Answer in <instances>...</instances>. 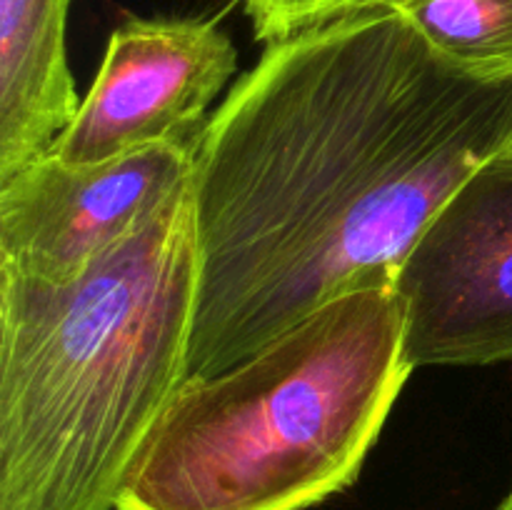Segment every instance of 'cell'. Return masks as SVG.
Returning <instances> with one entry per match:
<instances>
[{"instance_id":"6da1fadb","label":"cell","mask_w":512,"mask_h":510,"mask_svg":"<svg viewBox=\"0 0 512 510\" xmlns=\"http://www.w3.org/2000/svg\"><path fill=\"white\" fill-rule=\"evenodd\" d=\"M510 148L512 78L453 65L383 0L265 45L193 145L188 378L395 288L445 200Z\"/></svg>"},{"instance_id":"7a4b0ae2","label":"cell","mask_w":512,"mask_h":510,"mask_svg":"<svg viewBox=\"0 0 512 510\" xmlns=\"http://www.w3.org/2000/svg\"><path fill=\"white\" fill-rule=\"evenodd\" d=\"M190 185L65 283L0 270V510H118L188 380Z\"/></svg>"},{"instance_id":"3957f363","label":"cell","mask_w":512,"mask_h":510,"mask_svg":"<svg viewBox=\"0 0 512 510\" xmlns=\"http://www.w3.org/2000/svg\"><path fill=\"white\" fill-rule=\"evenodd\" d=\"M413 365L395 288L340 295L258 353L188 378L118 510H308L358 480Z\"/></svg>"},{"instance_id":"277c9868","label":"cell","mask_w":512,"mask_h":510,"mask_svg":"<svg viewBox=\"0 0 512 510\" xmlns=\"http://www.w3.org/2000/svg\"><path fill=\"white\" fill-rule=\"evenodd\" d=\"M395 293L413 368L512 360V148L445 200L400 265Z\"/></svg>"},{"instance_id":"5b68a950","label":"cell","mask_w":512,"mask_h":510,"mask_svg":"<svg viewBox=\"0 0 512 510\" xmlns=\"http://www.w3.org/2000/svg\"><path fill=\"white\" fill-rule=\"evenodd\" d=\"M235 73L238 50L215 18L128 15L50 153L83 168L153 145H195Z\"/></svg>"},{"instance_id":"8992f818","label":"cell","mask_w":512,"mask_h":510,"mask_svg":"<svg viewBox=\"0 0 512 510\" xmlns=\"http://www.w3.org/2000/svg\"><path fill=\"white\" fill-rule=\"evenodd\" d=\"M190 175L185 143L83 168L43 155L0 183V270L43 283L78 278L173 203Z\"/></svg>"},{"instance_id":"52a82bcc","label":"cell","mask_w":512,"mask_h":510,"mask_svg":"<svg viewBox=\"0 0 512 510\" xmlns=\"http://www.w3.org/2000/svg\"><path fill=\"white\" fill-rule=\"evenodd\" d=\"M73 0H0V183L53 150L80 108L68 65Z\"/></svg>"},{"instance_id":"ba28073f","label":"cell","mask_w":512,"mask_h":510,"mask_svg":"<svg viewBox=\"0 0 512 510\" xmlns=\"http://www.w3.org/2000/svg\"><path fill=\"white\" fill-rule=\"evenodd\" d=\"M458 68L512 78V0H383Z\"/></svg>"},{"instance_id":"9c48e42d","label":"cell","mask_w":512,"mask_h":510,"mask_svg":"<svg viewBox=\"0 0 512 510\" xmlns=\"http://www.w3.org/2000/svg\"><path fill=\"white\" fill-rule=\"evenodd\" d=\"M365 0H245L255 38L265 45L335 18Z\"/></svg>"},{"instance_id":"30bf717a","label":"cell","mask_w":512,"mask_h":510,"mask_svg":"<svg viewBox=\"0 0 512 510\" xmlns=\"http://www.w3.org/2000/svg\"><path fill=\"white\" fill-rule=\"evenodd\" d=\"M495 510H512V488H510V493L503 498V503H500Z\"/></svg>"}]
</instances>
